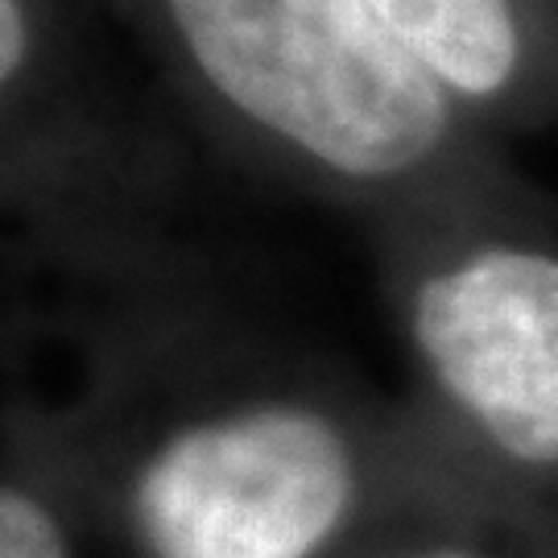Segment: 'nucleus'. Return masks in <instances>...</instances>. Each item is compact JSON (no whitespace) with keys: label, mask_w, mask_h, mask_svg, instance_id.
<instances>
[{"label":"nucleus","mask_w":558,"mask_h":558,"mask_svg":"<svg viewBox=\"0 0 558 558\" xmlns=\"http://www.w3.org/2000/svg\"><path fill=\"white\" fill-rule=\"evenodd\" d=\"M129 29L216 154L389 232L518 170L368 0H83Z\"/></svg>","instance_id":"1"},{"label":"nucleus","mask_w":558,"mask_h":558,"mask_svg":"<svg viewBox=\"0 0 558 558\" xmlns=\"http://www.w3.org/2000/svg\"><path fill=\"white\" fill-rule=\"evenodd\" d=\"M368 240L422 435L468 488L558 542V199L509 170Z\"/></svg>","instance_id":"2"},{"label":"nucleus","mask_w":558,"mask_h":558,"mask_svg":"<svg viewBox=\"0 0 558 558\" xmlns=\"http://www.w3.org/2000/svg\"><path fill=\"white\" fill-rule=\"evenodd\" d=\"M439 497L480 493L405 401L368 405L290 373L207 385L129 472V518L149 558H331Z\"/></svg>","instance_id":"3"},{"label":"nucleus","mask_w":558,"mask_h":558,"mask_svg":"<svg viewBox=\"0 0 558 558\" xmlns=\"http://www.w3.org/2000/svg\"><path fill=\"white\" fill-rule=\"evenodd\" d=\"M83 0H0V141L54 195L75 236L100 248L158 240L174 158L154 133L87 92Z\"/></svg>","instance_id":"4"},{"label":"nucleus","mask_w":558,"mask_h":558,"mask_svg":"<svg viewBox=\"0 0 558 558\" xmlns=\"http://www.w3.org/2000/svg\"><path fill=\"white\" fill-rule=\"evenodd\" d=\"M500 145L558 129V0H368Z\"/></svg>","instance_id":"5"},{"label":"nucleus","mask_w":558,"mask_h":558,"mask_svg":"<svg viewBox=\"0 0 558 558\" xmlns=\"http://www.w3.org/2000/svg\"><path fill=\"white\" fill-rule=\"evenodd\" d=\"M368 558H558V542L488 500L439 497L380 521Z\"/></svg>","instance_id":"6"},{"label":"nucleus","mask_w":558,"mask_h":558,"mask_svg":"<svg viewBox=\"0 0 558 558\" xmlns=\"http://www.w3.org/2000/svg\"><path fill=\"white\" fill-rule=\"evenodd\" d=\"M0 558H71L59 518L17 484H0Z\"/></svg>","instance_id":"7"},{"label":"nucleus","mask_w":558,"mask_h":558,"mask_svg":"<svg viewBox=\"0 0 558 558\" xmlns=\"http://www.w3.org/2000/svg\"><path fill=\"white\" fill-rule=\"evenodd\" d=\"M0 199L17 203L21 211H29L38 220V228H46L50 236H75L66 216H62V207L54 203V195L41 186L38 174L4 141H0Z\"/></svg>","instance_id":"8"}]
</instances>
